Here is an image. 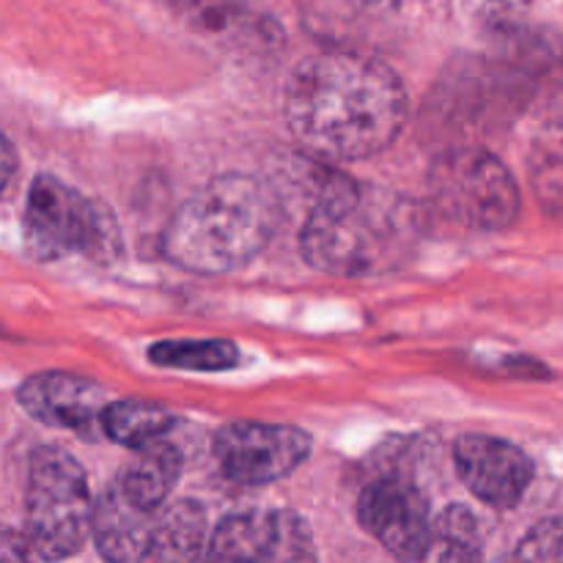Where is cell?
Instances as JSON below:
<instances>
[{
    "instance_id": "3",
    "label": "cell",
    "mask_w": 563,
    "mask_h": 563,
    "mask_svg": "<svg viewBox=\"0 0 563 563\" xmlns=\"http://www.w3.org/2000/svg\"><path fill=\"white\" fill-rule=\"evenodd\" d=\"M278 225L275 190L253 176L225 174L176 209L163 234V253L187 273H231L256 258Z\"/></svg>"
},
{
    "instance_id": "17",
    "label": "cell",
    "mask_w": 563,
    "mask_h": 563,
    "mask_svg": "<svg viewBox=\"0 0 563 563\" xmlns=\"http://www.w3.org/2000/svg\"><path fill=\"white\" fill-rule=\"evenodd\" d=\"M152 363L185 372H225L240 363V350L231 341H159L148 350Z\"/></svg>"
},
{
    "instance_id": "5",
    "label": "cell",
    "mask_w": 563,
    "mask_h": 563,
    "mask_svg": "<svg viewBox=\"0 0 563 563\" xmlns=\"http://www.w3.org/2000/svg\"><path fill=\"white\" fill-rule=\"evenodd\" d=\"M429 192L440 212L471 231H504L520 218V187L511 170L482 146H456L429 170Z\"/></svg>"
},
{
    "instance_id": "4",
    "label": "cell",
    "mask_w": 563,
    "mask_h": 563,
    "mask_svg": "<svg viewBox=\"0 0 563 563\" xmlns=\"http://www.w3.org/2000/svg\"><path fill=\"white\" fill-rule=\"evenodd\" d=\"M93 522V500L80 462L58 445L33 451L25 478V539L36 561L80 553Z\"/></svg>"
},
{
    "instance_id": "7",
    "label": "cell",
    "mask_w": 563,
    "mask_h": 563,
    "mask_svg": "<svg viewBox=\"0 0 563 563\" xmlns=\"http://www.w3.org/2000/svg\"><path fill=\"white\" fill-rule=\"evenodd\" d=\"M311 454V438L297 427L236 421L214 434V460L225 478L264 487L295 473Z\"/></svg>"
},
{
    "instance_id": "8",
    "label": "cell",
    "mask_w": 563,
    "mask_h": 563,
    "mask_svg": "<svg viewBox=\"0 0 563 563\" xmlns=\"http://www.w3.org/2000/svg\"><path fill=\"white\" fill-rule=\"evenodd\" d=\"M357 520L396 559L423 561L427 555L432 517L416 484L399 476L374 478L357 498Z\"/></svg>"
},
{
    "instance_id": "19",
    "label": "cell",
    "mask_w": 563,
    "mask_h": 563,
    "mask_svg": "<svg viewBox=\"0 0 563 563\" xmlns=\"http://www.w3.org/2000/svg\"><path fill=\"white\" fill-rule=\"evenodd\" d=\"M515 559L520 561H563V517L542 520L522 537Z\"/></svg>"
},
{
    "instance_id": "10",
    "label": "cell",
    "mask_w": 563,
    "mask_h": 563,
    "mask_svg": "<svg viewBox=\"0 0 563 563\" xmlns=\"http://www.w3.org/2000/svg\"><path fill=\"white\" fill-rule=\"evenodd\" d=\"M454 462L465 487L495 509H511L533 482V462L517 445L489 434H462Z\"/></svg>"
},
{
    "instance_id": "6",
    "label": "cell",
    "mask_w": 563,
    "mask_h": 563,
    "mask_svg": "<svg viewBox=\"0 0 563 563\" xmlns=\"http://www.w3.org/2000/svg\"><path fill=\"white\" fill-rule=\"evenodd\" d=\"M25 247L53 262L71 256H115L119 229L113 214L55 176H36L22 214Z\"/></svg>"
},
{
    "instance_id": "14",
    "label": "cell",
    "mask_w": 563,
    "mask_h": 563,
    "mask_svg": "<svg viewBox=\"0 0 563 563\" xmlns=\"http://www.w3.org/2000/svg\"><path fill=\"white\" fill-rule=\"evenodd\" d=\"M207 544V515L201 506L176 500L157 511L148 561H196Z\"/></svg>"
},
{
    "instance_id": "15",
    "label": "cell",
    "mask_w": 563,
    "mask_h": 563,
    "mask_svg": "<svg viewBox=\"0 0 563 563\" xmlns=\"http://www.w3.org/2000/svg\"><path fill=\"white\" fill-rule=\"evenodd\" d=\"M176 418L168 410L148 401H110L104 407L102 416V432L108 434L113 443L124 445V449L141 451L146 445L157 443V440L168 438L170 429L176 427Z\"/></svg>"
},
{
    "instance_id": "20",
    "label": "cell",
    "mask_w": 563,
    "mask_h": 563,
    "mask_svg": "<svg viewBox=\"0 0 563 563\" xmlns=\"http://www.w3.org/2000/svg\"><path fill=\"white\" fill-rule=\"evenodd\" d=\"M357 3H361L363 9L374 11V14H383V11H394V9H399L401 0H357Z\"/></svg>"
},
{
    "instance_id": "1",
    "label": "cell",
    "mask_w": 563,
    "mask_h": 563,
    "mask_svg": "<svg viewBox=\"0 0 563 563\" xmlns=\"http://www.w3.org/2000/svg\"><path fill=\"white\" fill-rule=\"evenodd\" d=\"M284 119L295 141L324 163L385 152L407 121V91L388 64L357 53H319L291 71Z\"/></svg>"
},
{
    "instance_id": "9",
    "label": "cell",
    "mask_w": 563,
    "mask_h": 563,
    "mask_svg": "<svg viewBox=\"0 0 563 563\" xmlns=\"http://www.w3.org/2000/svg\"><path fill=\"white\" fill-rule=\"evenodd\" d=\"M220 561H308L313 553L311 528L291 511H240L214 528L207 548Z\"/></svg>"
},
{
    "instance_id": "16",
    "label": "cell",
    "mask_w": 563,
    "mask_h": 563,
    "mask_svg": "<svg viewBox=\"0 0 563 563\" xmlns=\"http://www.w3.org/2000/svg\"><path fill=\"white\" fill-rule=\"evenodd\" d=\"M482 555V528L465 506H449L438 520H432V537L423 561H478Z\"/></svg>"
},
{
    "instance_id": "12",
    "label": "cell",
    "mask_w": 563,
    "mask_h": 563,
    "mask_svg": "<svg viewBox=\"0 0 563 563\" xmlns=\"http://www.w3.org/2000/svg\"><path fill=\"white\" fill-rule=\"evenodd\" d=\"M157 511H146L132 504L119 484H110L102 498L93 504L91 537L99 555L115 563L148 561Z\"/></svg>"
},
{
    "instance_id": "2",
    "label": "cell",
    "mask_w": 563,
    "mask_h": 563,
    "mask_svg": "<svg viewBox=\"0 0 563 563\" xmlns=\"http://www.w3.org/2000/svg\"><path fill=\"white\" fill-rule=\"evenodd\" d=\"M418 220L405 198L322 170L311 218L300 234L302 258L319 273L366 278L390 273L412 253Z\"/></svg>"
},
{
    "instance_id": "18",
    "label": "cell",
    "mask_w": 563,
    "mask_h": 563,
    "mask_svg": "<svg viewBox=\"0 0 563 563\" xmlns=\"http://www.w3.org/2000/svg\"><path fill=\"white\" fill-rule=\"evenodd\" d=\"M192 14H196V25L201 31L220 33L225 38H234L231 33H242V38H256L267 47L269 38L278 36V33H267V20L251 16L234 0H198Z\"/></svg>"
},
{
    "instance_id": "11",
    "label": "cell",
    "mask_w": 563,
    "mask_h": 563,
    "mask_svg": "<svg viewBox=\"0 0 563 563\" xmlns=\"http://www.w3.org/2000/svg\"><path fill=\"white\" fill-rule=\"evenodd\" d=\"M22 410L38 423L71 429L80 438H93L102 429L108 399L93 379L69 372H42L16 388Z\"/></svg>"
},
{
    "instance_id": "13",
    "label": "cell",
    "mask_w": 563,
    "mask_h": 563,
    "mask_svg": "<svg viewBox=\"0 0 563 563\" xmlns=\"http://www.w3.org/2000/svg\"><path fill=\"white\" fill-rule=\"evenodd\" d=\"M181 465H185V454L168 434L137 451V460L119 473L115 484L132 504L146 511H159L179 482Z\"/></svg>"
}]
</instances>
